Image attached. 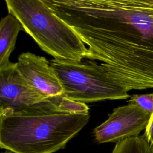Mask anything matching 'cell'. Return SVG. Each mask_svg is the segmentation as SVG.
I'll use <instances>...</instances> for the list:
<instances>
[{"instance_id":"6da1fadb","label":"cell","mask_w":153,"mask_h":153,"mask_svg":"<svg viewBox=\"0 0 153 153\" xmlns=\"http://www.w3.org/2000/svg\"><path fill=\"white\" fill-rule=\"evenodd\" d=\"M69 22L92 53L153 40V0H71Z\"/></svg>"},{"instance_id":"7a4b0ae2","label":"cell","mask_w":153,"mask_h":153,"mask_svg":"<svg viewBox=\"0 0 153 153\" xmlns=\"http://www.w3.org/2000/svg\"><path fill=\"white\" fill-rule=\"evenodd\" d=\"M89 113L57 109L50 97L21 109H0V147L14 153H54L88 123Z\"/></svg>"},{"instance_id":"3957f363","label":"cell","mask_w":153,"mask_h":153,"mask_svg":"<svg viewBox=\"0 0 153 153\" xmlns=\"http://www.w3.org/2000/svg\"><path fill=\"white\" fill-rule=\"evenodd\" d=\"M9 14L15 16L46 53L55 59L81 61L87 47L75 30L41 0H5Z\"/></svg>"},{"instance_id":"277c9868","label":"cell","mask_w":153,"mask_h":153,"mask_svg":"<svg viewBox=\"0 0 153 153\" xmlns=\"http://www.w3.org/2000/svg\"><path fill=\"white\" fill-rule=\"evenodd\" d=\"M50 62L68 98L87 103L130 97L127 91L109 76L105 68L95 60L53 59Z\"/></svg>"},{"instance_id":"5b68a950","label":"cell","mask_w":153,"mask_h":153,"mask_svg":"<svg viewBox=\"0 0 153 153\" xmlns=\"http://www.w3.org/2000/svg\"><path fill=\"white\" fill-rule=\"evenodd\" d=\"M151 117L149 114L132 103L117 107L107 120L93 130L95 140L99 143H117L139 136L146 129Z\"/></svg>"},{"instance_id":"8992f818","label":"cell","mask_w":153,"mask_h":153,"mask_svg":"<svg viewBox=\"0 0 153 153\" xmlns=\"http://www.w3.org/2000/svg\"><path fill=\"white\" fill-rule=\"evenodd\" d=\"M30 85L19 72L16 63L0 69V109L23 108L48 99Z\"/></svg>"},{"instance_id":"52a82bcc","label":"cell","mask_w":153,"mask_h":153,"mask_svg":"<svg viewBox=\"0 0 153 153\" xmlns=\"http://www.w3.org/2000/svg\"><path fill=\"white\" fill-rule=\"evenodd\" d=\"M21 76L33 87L48 97L64 94L63 85L50 62L30 52L22 53L16 63Z\"/></svg>"},{"instance_id":"ba28073f","label":"cell","mask_w":153,"mask_h":153,"mask_svg":"<svg viewBox=\"0 0 153 153\" xmlns=\"http://www.w3.org/2000/svg\"><path fill=\"white\" fill-rule=\"evenodd\" d=\"M23 30L22 24L13 15L8 14L0 23V69L11 62L10 56L14 50L18 34Z\"/></svg>"},{"instance_id":"9c48e42d","label":"cell","mask_w":153,"mask_h":153,"mask_svg":"<svg viewBox=\"0 0 153 153\" xmlns=\"http://www.w3.org/2000/svg\"><path fill=\"white\" fill-rule=\"evenodd\" d=\"M112 153H152L145 136L127 138L116 143Z\"/></svg>"},{"instance_id":"30bf717a","label":"cell","mask_w":153,"mask_h":153,"mask_svg":"<svg viewBox=\"0 0 153 153\" xmlns=\"http://www.w3.org/2000/svg\"><path fill=\"white\" fill-rule=\"evenodd\" d=\"M59 110L63 112L73 114L88 113L89 108L85 103L68 98L63 94L50 97Z\"/></svg>"},{"instance_id":"8fae6325","label":"cell","mask_w":153,"mask_h":153,"mask_svg":"<svg viewBox=\"0 0 153 153\" xmlns=\"http://www.w3.org/2000/svg\"><path fill=\"white\" fill-rule=\"evenodd\" d=\"M129 103L136 105L146 112L151 116L153 114V93L142 94H133L130 96L128 100Z\"/></svg>"},{"instance_id":"7c38bea8","label":"cell","mask_w":153,"mask_h":153,"mask_svg":"<svg viewBox=\"0 0 153 153\" xmlns=\"http://www.w3.org/2000/svg\"><path fill=\"white\" fill-rule=\"evenodd\" d=\"M143 134L145 136L153 153V114L150 118L146 129L145 130V133Z\"/></svg>"},{"instance_id":"4fadbf2b","label":"cell","mask_w":153,"mask_h":153,"mask_svg":"<svg viewBox=\"0 0 153 153\" xmlns=\"http://www.w3.org/2000/svg\"><path fill=\"white\" fill-rule=\"evenodd\" d=\"M1 153H14V152H12L11 151H9V150H7L5 152H1Z\"/></svg>"}]
</instances>
